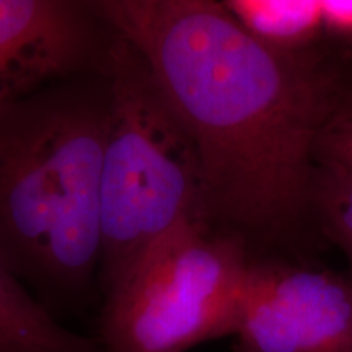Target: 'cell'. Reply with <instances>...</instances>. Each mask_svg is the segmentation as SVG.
Wrapping results in <instances>:
<instances>
[{"label": "cell", "mask_w": 352, "mask_h": 352, "mask_svg": "<svg viewBox=\"0 0 352 352\" xmlns=\"http://www.w3.org/2000/svg\"><path fill=\"white\" fill-rule=\"evenodd\" d=\"M138 52L199 158L202 219L253 258L315 263L314 158L342 104L327 74L219 0H96Z\"/></svg>", "instance_id": "6da1fadb"}, {"label": "cell", "mask_w": 352, "mask_h": 352, "mask_svg": "<svg viewBox=\"0 0 352 352\" xmlns=\"http://www.w3.org/2000/svg\"><path fill=\"white\" fill-rule=\"evenodd\" d=\"M111 109L109 70L0 95V258L47 310L83 305L98 287Z\"/></svg>", "instance_id": "7a4b0ae2"}, {"label": "cell", "mask_w": 352, "mask_h": 352, "mask_svg": "<svg viewBox=\"0 0 352 352\" xmlns=\"http://www.w3.org/2000/svg\"><path fill=\"white\" fill-rule=\"evenodd\" d=\"M109 76L113 109L98 191L101 298L158 241L183 223L204 220L195 145L142 59L122 38Z\"/></svg>", "instance_id": "3957f363"}, {"label": "cell", "mask_w": 352, "mask_h": 352, "mask_svg": "<svg viewBox=\"0 0 352 352\" xmlns=\"http://www.w3.org/2000/svg\"><path fill=\"white\" fill-rule=\"evenodd\" d=\"M252 254L204 220L183 223L103 297L107 352H188L235 334Z\"/></svg>", "instance_id": "277c9868"}, {"label": "cell", "mask_w": 352, "mask_h": 352, "mask_svg": "<svg viewBox=\"0 0 352 352\" xmlns=\"http://www.w3.org/2000/svg\"><path fill=\"white\" fill-rule=\"evenodd\" d=\"M233 352H352V272L252 258Z\"/></svg>", "instance_id": "5b68a950"}, {"label": "cell", "mask_w": 352, "mask_h": 352, "mask_svg": "<svg viewBox=\"0 0 352 352\" xmlns=\"http://www.w3.org/2000/svg\"><path fill=\"white\" fill-rule=\"evenodd\" d=\"M120 39L95 0H0V95L108 72Z\"/></svg>", "instance_id": "8992f818"}, {"label": "cell", "mask_w": 352, "mask_h": 352, "mask_svg": "<svg viewBox=\"0 0 352 352\" xmlns=\"http://www.w3.org/2000/svg\"><path fill=\"white\" fill-rule=\"evenodd\" d=\"M0 352H107L96 338L72 333L0 258Z\"/></svg>", "instance_id": "52a82bcc"}, {"label": "cell", "mask_w": 352, "mask_h": 352, "mask_svg": "<svg viewBox=\"0 0 352 352\" xmlns=\"http://www.w3.org/2000/svg\"><path fill=\"white\" fill-rule=\"evenodd\" d=\"M227 8L248 32L283 47L303 41L323 21L321 0H228Z\"/></svg>", "instance_id": "ba28073f"}, {"label": "cell", "mask_w": 352, "mask_h": 352, "mask_svg": "<svg viewBox=\"0 0 352 352\" xmlns=\"http://www.w3.org/2000/svg\"><path fill=\"white\" fill-rule=\"evenodd\" d=\"M311 212L321 239L342 250L352 272V171L324 165L314 182Z\"/></svg>", "instance_id": "9c48e42d"}, {"label": "cell", "mask_w": 352, "mask_h": 352, "mask_svg": "<svg viewBox=\"0 0 352 352\" xmlns=\"http://www.w3.org/2000/svg\"><path fill=\"white\" fill-rule=\"evenodd\" d=\"M316 157L323 165L352 171V101H344L324 126Z\"/></svg>", "instance_id": "30bf717a"}, {"label": "cell", "mask_w": 352, "mask_h": 352, "mask_svg": "<svg viewBox=\"0 0 352 352\" xmlns=\"http://www.w3.org/2000/svg\"><path fill=\"white\" fill-rule=\"evenodd\" d=\"M321 13L328 25L352 33V0H321Z\"/></svg>", "instance_id": "8fae6325"}]
</instances>
